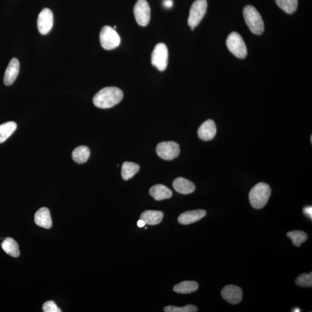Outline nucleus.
I'll return each mask as SVG.
<instances>
[{"instance_id": "nucleus-1", "label": "nucleus", "mask_w": 312, "mask_h": 312, "mask_svg": "<svg viewBox=\"0 0 312 312\" xmlns=\"http://www.w3.org/2000/svg\"><path fill=\"white\" fill-rule=\"evenodd\" d=\"M123 93L116 87H107L100 90L93 97V103L98 108L107 109L117 105L123 99Z\"/></svg>"}, {"instance_id": "nucleus-2", "label": "nucleus", "mask_w": 312, "mask_h": 312, "mask_svg": "<svg viewBox=\"0 0 312 312\" xmlns=\"http://www.w3.org/2000/svg\"><path fill=\"white\" fill-rule=\"evenodd\" d=\"M271 194V188L268 184L265 183L257 184L251 189L249 193L251 206L255 209H261L266 206Z\"/></svg>"}, {"instance_id": "nucleus-3", "label": "nucleus", "mask_w": 312, "mask_h": 312, "mask_svg": "<svg viewBox=\"0 0 312 312\" xmlns=\"http://www.w3.org/2000/svg\"><path fill=\"white\" fill-rule=\"evenodd\" d=\"M243 16L251 32L260 35L264 30V23L259 12L252 5H247L243 9Z\"/></svg>"}, {"instance_id": "nucleus-4", "label": "nucleus", "mask_w": 312, "mask_h": 312, "mask_svg": "<svg viewBox=\"0 0 312 312\" xmlns=\"http://www.w3.org/2000/svg\"><path fill=\"white\" fill-rule=\"evenodd\" d=\"M100 40L103 48L105 50L115 49L120 43L118 33L115 29L108 26L103 27L101 30Z\"/></svg>"}, {"instance_id": "nucleus-5", "label": "nucleus", "mask_w": 312, "mask_h": 312, "mask_svg": "<svg viewBox=\"0 0 312 312\" xmlns=\"http://www.w3.org/2000/svg\"><path fill=\"white\" fill-rule=\"evenodd\" d=\"M227 46L230 51L238 58L244 59L247 56V50L245 43L237 32L231 33L227 39Z\"/></svg>"}, {"instance_id": "nucleus-6", "label": "nucleus", "mask_w": 312, "mask_h": 312, "mask_svg": "<svg viewBox=\"0 0 312 312\" xmlns=\"http://www.w3.org/2000/svg\"><path fill=\"white\" fill-rule=\"evenodd\" d=\"M207 0H196L191 6L188 24L192 30L202 21L207 12Z\"/></svg>"}, {"instance_id": "nucleus-7", "label": "nucleus", "mask_w": 312, "mask_h": 312, "mask_svg": "<svg viewBox=\"0 0 312 312\" xmlns=\"http://www.w3.org/2000/svg\"><path fill=\"white\" fill-rule=\"evenodd\" d=\"M169 61V50L167 46L163 43L156 45L152 53L151 62L153 66L156 67L160 71H163L167 69Z\"/></svg>"}, {"instance_id": "nucleus-8", "label": "nucleus", "mask_w": 312, "mask_h": 312, "mask_svg": "<svg viewBox=\"0 0 312 312\" xmlns=\"http://www.w3.org/2000/svg\"><path fill=\"white\" fill-rule=\"evenodd\" d=\"M156 152L160 158L173 160L179 155L180 147L179 144L175 142H163L157 145Z\"/></svg>"}, {"instance_id": "nucleus-9", "label": "nucleus", "mask_w": 312, "mask_h": 312, "mask_svg": "<svg viewBox=\"0 0 312 312\" xmlns=\"http://www.w3.org/2000/svg\"><path fill=\"white\" fill-rule=\"evenodd\" d=\"M136 21L140 26L148 25L150 19V8L146 0H138L134 8Z\"/></svg>"}, {"instance_id": "nucleus-10", "label": "nucleus", "mask_w": 312, "mask_h": 312, "mask_svg": "<svg viewBox=\"0 0 312 312\" xmlns=\"http://www.w3.org/2000/svg\"><path fill=\"white\" fill-rule=\"evenodd\" d=\"M53 26V13L49 8H45L39 13L37 20L38 31L42 35H46L52 30Z\"/></svg>"}, {"instance_id": "nucleus-11", "label": "nucleus", "mask_w": 312, "mask_h": 312, "mask_svg": "<svg viewBox=\"0 0 312 312\" xmlns=\"http://www.w3.org/2000/svg\"><path fill=\"white\" fill-rule=\"evenodd\" d=\"M221 296L228 303L236 305L241 303L243 298V291L240 287L235 285H227L221 291Z\"/></svg>"}, {"instance_id": "nucleus-12", "label": "nucleus", "mask_w": 312, "mask_h": 312, "mask_svg": "<svg viewBox=\"0 0 312 312\" xmlns=\"http://www.w3.org/2000/svg\"><path fill=\"white\" fill-rule=\"evenodd\" d=\"M216 126L212 120H208L204 122L198 130V136L201 140L209 141L216 136Z\"/></svg>"}, {"instance_id": "nucleus-13", "label": "nucleus", "mask_w": 312, "mask_h": 312, "mask_svg": "<svg viewBox=\"0 0 312 312\" xmlns=\"http://www.w3.org/2000/svg\"><path fill=\"white\" fill-rule=\"evenodd\" d=\"M207 212L203 209L187 211L180 214L178 217L180 224L188 225L199 221L206 216Z\"/></svg>"}, {"instance_id": "nucleus-14", "label": "nucleus", "mask_w": 312, "mask_h": 312, "mask_svg": "<svg viewBox=\"0 0 312 312\" xmlns=\"http://www.w3.org/2000/svg\"><path fill=\"white\" fill-rule=\"evenodd\" d=\"M19 60L16 58L12 59L10 61L5 72L4 82L5 85H11L15 81L19 74Z\"/></svg>"}, {"instance_id": "nucleus-15", "label": "nucleus", "mask_w": 312, "mask_h": 312, "mask_svg": "<svg viewBox=\"0 0 312 312\" xmlns=\"http://www.w3.org/2000/svg\"><path fill=\"white\" fill-rule=\"evenodd\" d=\"M35 223L37 226L49 229L52 226V220L49 210L43 207L36 212L35 216Z\"/></svg>"}, {"instance_id": "nucleus-16", "label": "nucleus", "mask_w": 312, "mask_h": 312, "mask_svg": "<svg viewBox=\"0 0 312 312\" xmlns=\"http://www.w3.org/2000/svg\"><path fill=\"white\" fill-rule=\"evenodd\" d=\"M173 187L177 193L182 194H189L196 190V186L193 182L182 177H177L173 180Z\"/></svg>"}, {"instance_id": "nucleus-17", "label": "nucleus", "mask_w": 312, "mask_h": 312, "mask_svg": "<svg viewBox=\"0 0 312 312\" xmlns=\"http://www.w3.org/2000/svg\"><path fill=\"white\" fill-rule=\"evenodd\" d=\"M150 196L156 201L169 199L172 197L173 192L169 188L163 184H156L151 187L149 190Z\"/></svg>"}, {"instance_id": "nucleus-18", "label": "nucleus", "mask_w": 312, "mask_h": 312, "mask_svg": "<svg viewBox=\"0 0 312 312\" xmlns=\"http://www.w3.org/2000/svg\"><path fill=\"white\" fill-rule=\"evenodd\" d=\"M163 216V213L161 211L148 210L141 214L140 219L145 221L146 224L154 226L161 223Z\"/></svg>"}, {"instance_id": "nucleus-19", "label": "nucleus", "mask_w": 312, "mask_h": 312, "mask_svg": "<svg viewBox=\"0 0 312 312\" xmlns=\"http://www.w3.org/2000/svg\"><path fill=\"white\" fill-rule=\"evenodd\" d=\"M199 288V284L195 281H184L176 285L173 291L177 293L186 294L194 293Z\"/></svg>"}, {"instance_id": "nucleus-20", "label": "nucleus", "mask_w": 312, "mask_h": 312, "mask_svg": "<svg viewBox=\"0 0 312 312\" xmlns=\"http://www.w3.org/2000/svg\"><path fill=\"white\" fill-rule=\"evenodd\" d=\"M1 247L6 254L13 257H18L20 251L18 243L11 238H7L2 242Z\"/></svg>"}, {"instance_id": "nucleus-21", "label": "nucleus", "mask_w": 312, "mask_h": 312, "mask_svg": "<svg viewBox=\"0 0 312 312\" xmlns=\"http://www.w3.org/2000/svg\"><path fill=\"white\" fill-rule=\"evenodd\" d=\"M90 155V150L86 146H80L73 151L72 157L73 161L78 164L85 163Z\"/></svg>"}, {"instance_id": "nucleus-22", "label": "nucleus", "mask_w": 312, "mask_h": 312, "mask_svg": "<svg viewBox=\"0 0 312 312\" xmlns=\"http://www.w3.org/2000/svg\"><path fill=\"white\" fill-rule=\"evenodd\" d=\"M139 164L132 162H125L122 167V178L125 180L132 179V177L139 173Z\"/></svg>"}, {"instance_id": "nucleus-23", "label": "nucleus", "mask_w": 312, "mask_h": 312, "mask_svg": "<svg viewBox=\"0 0 312 312\" xmlns=\"http://www.w3.org/2000/svg\"><path fill=\"white\" fill-rule=\"evenodd\" d=\"M17 125L14 122H9L0 125V143L4 142L15 132Z\"/></svg>"}, {"instance_id": "nucleus-24", "label": "nucleus", "mask_w": 312, "mask_h": 312, "mask_svg": "<svg viewBox=\"0 0 312 312\" xmlns=\"http://www.w3.org/2000/svg\"><path fill=\"white\" fill-rule=\"evenodd\" d=\"M277 4L284 12L291 14L296 11L298 0H275Z\"/></svg>"}, {"instance_id": "nucleus-25", "label": "nucleus", "mask_w": 312, "mask_h": 312, "mask_svg": "<svg viewBox=\"0 0 312 312\" xmlns=\"http://www.w3.org/2000/svg\"><path fill=\"white\" fill-rule=\"evenodd\" d=\"M287 236L290 238L294 246H300L308 239L307 234L303 231H290L287 234Z\"/></svg>"}, {"instance_id": "nucleus-26", "label": "nucleus", "mask_w": 312, "mask_h": 312, "mask_svg": "<svg viewBox=\"0 0 312 312\" xmlns=\"http://www.w3.org/2000/svg\"><path fill=\"white\" fill-rule=\"evenodd\" d=\"M298 286L303 287H311L312 286V274H302L296 279Z\"/></svg>"}, {"instance_id": "nucleus-27", "label": "nucleus", "mask_w": 312, "mask_h": 312, "mask_svg": "<svg viewBox=\"0 0 312 312\" xmlns=\"http://www.w3.org/2000/svg\"><path fill=\"white\" fill-rule=\"evenodd\" d=\"M164 311L166 312H196L198 308L194 305H187L183 307H166L164 308Z\"/></svg>"}, {"instance_id": "nucleus-28", "label": "nucleus", "mask_w": 312, "mask_h": 312, "mask_svg": "<svg viewBox=\"0 0 312 312\" xmlns=\"http://www.w3.org/2000/svg\"><path fill=\"white\" fill-rule=\"evenodd\" d=\"M43 311L44 312H60V310L57 305L52 301H47L43 304L42 307Z\"/></svg>"}, {"instance_id": "nucleus-29", "label": "nucleus", "mask_w": 312, "mask_h": 312, "mask_svg": "<svg viewBox=\"0 0 312 312\" xmlns=\"http://www.w3.org/2000/svg\"><path fill=\"white\" fill-rule=\"evenodd\" d=\"M304 213L305 215H306L308 217L311 218V219H312V207H305L304 209Z\"/></svg>"}, {"instance_id": "nucleus-30", "label": "nucleus", "mask_w": 312, "mask_h": 312, "mask_svg": "<svg viewBox=\"0 0 312 312\" xmlns=\"http://www.w3.org/2000/svg\"><path fill=\"white\" fill-rule=\"evenodd\" d=\"M163 5L166 8H171L173 6V0H164Z\"/></svg>"}, {"instance_id": "nucleus-31", "label": "nucleus", "mask_w": 312, "mask_h": 312, "mask_svg": "<svg viewBox=\"0 0 312 312\" xmlns=\"http://www.w3.org/2000/svg\"><path fill=\"white\" fill-rule=\"evenodd\" d=\"M145 224L146 223L145 221L141 219H139V221H138L137 225L138 226H139V227H143L145 226Z\"/></svg>"}, {"instance_id": "nucleus-32", "label": "nucleus", "mask_w": 312, "mask_h": 312, "mask_svg": "<svg viewBox=\"0 0 312 312\" xmlns=\"http://www.w3.org/2000/svg\"><path fill=\"white\" fill-rule=\"evenodd\" d=\"M301 311L300 310V309L298 308H295L294 310L293 311V312H301Z\"/></svg>"}]
</instances>
